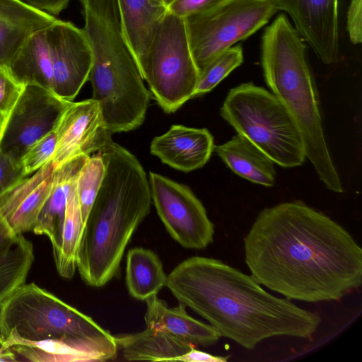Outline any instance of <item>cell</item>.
<instances>
[{
  "label": "cell",
  "instance_id": "obj_1",
  "mask_svg": "<svg viewBox=\"0 0 362 362\" xmlns=\"http://www.w3.org/2000/svg\"><path fill=\"white\" fill-rule=\"evenodd\" d=\"M243 240L251 276L288 300H339L362 284L361 247L302 202L264 209Z\"/></svg>",
  "mask_w": 362,
  "mask_h": 362
},
{
  "label": "cell",
  "instance_id": "obj_2",
  "mask_svg": "<svg viewBox=\"0 0 362 362\" xmlns=\"http://www.w3.org/2000/svg\"><path fill=\"white\" fill-rule=\"evenodd\" d=\"M166 287L221 337L247 349L274 337L312 339L322 321L317 313L273 296L251 276L214 258L183 260L168 275Z\"/></svg>",
  "mask_w": 362,
  "mask_h": 362
},
{
  "label": "cell",
  "instance_id": "obj_3",
  "mask_svg": "<svg viewBox=\"0 0 362 362\" xmlns=\"http://www.w3.org/2000/svg\"><path fill=\"white\" fill-rule=\"evenodd\" d=\"M105 173L84 224L76 269L88 286L115 276L133 234L151 211L148 179L139 160L111 139L99 151Z\"/></svg>",
  "mask_w": 362,
  "mask_h": 362
},
{
  "label": "cell",
  "instance_id": "obj_4",
  "mask_svg": "<svg viewBox=\"0 0 362 362\" xmlns=\"http://www.w3.org/2000/svg\"><path fill=\"white\" fill-rule=\"evenodd\" d=\"M306 45L284 14L266 28L261 62L272 93L296 121L306 158L325 187L336 193L343 187L325 140L317 90L306 59Z\"/></svg>",
  "mask_w": 362,
  "mask_h": 362
},
{
  "label": "cell",
  "instance_id": "obj_5",
  "mask_svg": "<svg viewBox=\"0 0 362 362\" xmlns=\"http://www.w3.org/2000/svg\"><path fill=\"white\" fill-rule=\"evenodd\" d=\"M4 346L26 342L63 341L116 358L115 337L83 314L34 283L24 284L0 305Z\"/></svg>",
  "mask_w": 362,
  "mask_h": 362
},
{
  "label": "cell",
  "instance_id": "obj_6",
  "mask_svg": "<svg viewBox=\"0 0 362 362\" xmlns=\"http://www.w3.org/2000/svg\"><path fill=\"white\" fill-rule=\"evenodd\" d=\"M221 117L238 132L284 168L300 165L305 152L298 127L274 94L252 83L228 92Z\"/></svg>",
  "mask_w": 362,
  "mask_h": 362
},
{
  "label": "cell",
  "instance_id": "obj_7",
  "mask_svg": "<svg viewBox=\"0 0 362 362\" xmlns=\"http://www.w3.org/2000/svg\"><path fill=\"white\" fill-rule=\"evenodd\" d=\"M139 69L165 112H175L193 98L199 71L183 18L166 13Z\"/></svg>",
  "mask_w": 362,
  "mask_h": 362
},
{
  "label": "cell",
  "instance_id": "obj_8",
  "mask_svg": "<svg viewBox=\"0 0 362 362\" xmlns=\"http://www.w3.org/2000/svg\"><path fill=\"white\" fill-rule=\"evenodd\" d=\"M278 11L275 0H223L183 18L199 74L221 53L266 25Z\"/></svg>",
  "mask_w": 362,
  "mask_h": 362
},
{
  "label": "cell",
  "instance_id": "obj_9",
  "mask_svg": "<svg viewBox=\"0 0 362 362\" xmlns=\"http://www.w3.org/2000/svg\"><path fill=\"white\" fill-rule=\"evenodd\" d=\"M148 181L158 215L177 243L187 249L202 250L213 242L214 225L187 186L153 172Z\"/></svg>",
  "mask_w": 362,
  "mask_h": 362
},
{
  "label": "cell",
  "instance_id": "obj_10",
  "mask_svg": "<svg viewBox=\"0 0 362 362\" xmlns=\"http://www.w3.org/2000/svg\"><path fill=\"white\" fill-rule=\"evenodd\" d=\"M69 102L42 87L25 86L0 132V151L20 163L33 144L55 130Z\"/></svg>",
  "mask_w": 362,
  "mask_h": 362
},
{
  "label": "cell",
  "instance_id": "obj_11",
  "mask_svg": "<svg viewBox=\"0 0 362 362\" xmlns=\"http://www.w3.org/2000/svg\"><path fill=\"white\" fill-rule=\"evenodd\" d=\"M52 59V92L62 99L73 101L88 76L92 52L83 29L69 21L57 19L47 28Z\"/></svg>",
  "mask_w": 362,
  "mask_h": 362
},
{
  "label": "cell",
  "instance_id": "obj_12",
  "mask_svg": "<svg viewBox=\"0 0 362 362\" xmlns=\"http://www.w3.org/2000/svg\"><path fill=\"white\" fill-rule=\"evenodd\" d=\"M56 148L52 163L57 168L69 160L99 152L112 139L99 103L93 98L70 101L55 129Z\"/></svg>",
  "mask_w": 362,
  "mask_h": 362
},
{
  "label": "cell",
  "instance_id": "obj_13",
  "mask_svg": "<svg viewBox=\"0 0 362 362\" xmlns=\"http://www.w3.org/2000/svg\"><path fill=\"white\" fill-rule=\"evenodd\" d=\"M295 28L325 64L339 60L338 0H275Z\"/></svg>",
  "mask_w": 362,
  "mask_h": 362
},
{
  "label": "cell",
  "instance_id": "obj_14",
  "mask_svg": "<svg viewBox=\"0 0 362 362\" xmlns=\"http://www.w3.org/2000/svg\"><path fill=\"white\" fill-rule=\"evenodd\" d=\"M52 160L0 198V214L17 234L33 231L52 188Z\"/></svg>",
  "mask_w": 362,
  "mask_h": 362
},
{
  "label": "cell",
  "instance_id": "obj_15",
  "mask_svg": "<svg viewBox=\"0 0 362 362\" xmlns=\"http://www.w3.org/2000/svg\"><path fill=\"white\" fill-rule=\"evenodd\" d=\"M214 146L208 129L174 124L165 134L153 138L150 151L163 163L188 173L202 168Z\"/></svg>",
  "mask_w": 362,
  "mask_h": 362
},
{
  "label": "cell",
  "instance_id": "obj_16",
  "mask_svg": "<svg viewBox=\"0 0 362 362\" xmlns=\"http://www.w3.org/2000/svg\"><path fill=\"white\" fill-rule=\"evenodd\" d=\"M57 20L21 0H0V66H8L30 35Z\"/></svg>",
  "mask_w": 362,
  "mask_h": 362
},
{
  "label": "cell",
  "instance_id": "obj_17",
  "mask_svg": "<svg viewBox=\"0 0 362 362\" xmlns=\"http://www.w3.org/2000/svg\"><path fill=\"white\" fill-rule=\"evenodd\" d=\"M146 303V327L163 329L194 346L204 347L215 344L221 337L211 325L188 315L186 307L180 303L170 308L157 295L147 299Z\"/></svg>",
  "mask_w": 362,
  "mask_h": 362
},
{
  "label": "cell",
  "instance_id": "obj_18",
  "mask_svg": "<svg viewBox=\"0 0 362 362\" xmlns=\"http://www.w3.org/2000/svg\"><path fill=\"white\" fill-rule=\"evenodd\" d=\"M88 156H78L55 168L49 195L41 210L33 232L49 239L53 253L59 248L70 191Z\"/></svg>",
  "mask_w": 362,
  "mask_h": 362
},
{
  "label": "cell",
  "instance_id": "obj_19",
  "mask_svg": "<svg viewBox=\"0 0 362 362\" xmlns=\"http://www.w3.org/2000/svg\"><path fill=\"white\" fill-rule=\"evenodd\" d=\"M117 2L124 35L139 68L168 12L167 8L153 0H117Z\"/></svg>",
  "mask_w": 362,
  "mask_h": 362
},
{
  "label": "cell",
  "instance_id": "obj_20",
  "mask_svg": "<svg viewBox=\"0 0 362 362\" xmlns=\"http://www.w3.org/2000/svg\"><path fill=\"white\" fill-rule=\"evenodd\" d=\"M214 151L240 177L265 187L275 184L274 161L245 136L238 134L227 142L214 146Z\"/></svg>",
  "mask_w": 362,
  "mask_h": 362
},
{
  "label": "cell",
  "instance_id": "obj_21",
  "mask_svg": "<svg viewBox=\"0 0 362 362\" xmlns=\"http://www.w3.org/2000/svg\"><path fill=\"white\" fill-rule=\"evenodd\" d=\"M127 361H175L195 346L163 329L146 327L138 333L115 337Z\"/></svg>",
  "mask_w": 362,
  "mask_h": 362
},
{
  "label": "cell",
  "instance_id": "obj_22",
  "mask_svg": "<svg viewBox=\"0 0 362 362\" xmlns=\"http://www.w3.org/2000/svg\"><path fill=\"white\" fill-rule=\"evenodd\" d=\"M47 28L30 35L7 67L23 86L35 85L52 91L53 66Z\"/></svg>",
  "mask_w": 362,
  "mask_h": 362
},
{
  "label": "cell",
  "instance_id": "obj_23",
  "mask_svg": "<svg viewBox=\"0 0 362 362\" xmlns=\"http://www.w3.org/2000/svg\"><path fill=\"white\" fill-rule=\"evenodd\" d=\"M166 275L158 256L152 250L136 247L128 250L125 281L129 293L146 301L166 286Z\"/></svg>",
  "mask_w": 362,
  "mask_h": 362
},
{
  "label": "cell",
  "instance_id": "obj_24",
  "mask_svg": "<svg viewBox=\"0 0 362 362\" xmlns=\"http://www.w3.org/2000/svg\"><path fill=\"white\" fill-rule=\"evenodd\" d=\"M34 258L33 245L23 234L0 250V305L25 283Z\"/></svg>",
  "mask_w": 362,
  "mask_h": 362
},
{
  "label": "cell",
  "instance_id": "obj_25",
  "mask_svg": "<svg viewBox=\"0 0 362 362\" xmlns=\"http://www.w3.org/2000/svg\"><path fill=\"white\" fill-rule=\"evenodd\" d=\"M84 228L74 182L68 197L60 244L53 253L57 270L71 279L76 269V257Z\"/></svg>",
  "mask_w": 362,
  "mask_h": 362
},
{
  "label": "cell",
  "instance_id": "obj_26",
  "mask_svg": "<svg viewBox=\"0 0 362 362\" xmlns=\"http://www.w3.org/2000/svg\"><path fill=\"white\" fill-rule=\"evenodd\" d=\"M18 361L33 362L106 361L103 356L79 345L63 341L26 342L11 346Z\"/></svg>",
  "mask_w": 362,
  "mask_h": 362
},
{
  "label": "cell",
  "instance_id": "obj_27",
  "mask_svg": "<svg viewBox=\"0 0 362 362\" xmlns=\"http://www.w3.org/2000/svg\"><path fill=\"white\" fill-rule=\"evenodd\" d=\"M105 173V164L100 152L89 156L81 168L76 191L83 221L86 220L95 199Z\"/></svg>",
  "mask_w": 362,
  "mask_h": 362
},
{
  "label": "cell",
  "instance_id": "obj_28",
  "mask_svg": "<svg viewBox=\"0 0 362 362\" xmlns=\"http://www.w3.org/2000/svg\"><path fill=\"white\" fill-rule=\"evenodd\" d=\"M243 62V52L240 45L221 53L199 73L193 98L210 92Z\"/></svg>",
  "mask_w": 362,
  "mask_h": 362
},
{
  "label": "cell",
  "instance_id": "obj_29",
  "mask_svg": "<svg viewBox=\"0 0 362 362\" xmlns=\"http://www.w3.org/2000/svg\"><path fill=\"white\" fill-rule=\"evenodd\" d=\"M57 144L55 130L51 132L33 144L20 160L25 174L35 173L52 160Z\"/></svg>",
  "mask_w": 362,
  "mask_h": 362
},
{
  "label": "cell",
  "instance_id": "obj_30",
  "mask_svg": "<svg viewBox=\"0 0 362 362\" xmlns=\"http://www.w3.org/2000/svg\"><path fill=\"white\" fill-rule=\"evenodd\" d=\"M24 87L13 78L7 66H0V112L1 114L7 117Z\"/></svg>",
  "mask_w": 362,
  "mask_h": 362
},
{
  "label": "cell",
  "instance_id": "obj_31",
  "mask_svg": "<svg viewBox=\"0 0 362 362\" xmlns=\"http://www.w3.org/2000/svg\"><path fill=\"white\" fill-rule=\"evenodd\" d=\"M26 177L21 164L0 151V198Z\"/></svg>",
  "mask_w": 362,
  "mask_h": 362
},
{
  "label": "cell",
  "instance_id": "obj_32",
  "mask_svg": "<svg viewBox=\"0 0 362 362\" xmlns=\"http://www.w3.org/2000/svg\"><path fill=\"white\" fill-rule=\"evenodd\" d=\"M223 0H174L167 11L182 18L209 10Z\"/></svg>",
  "mask_w": 362,
  "mask_h": 362
},
{
  "label": "cell",
  "instance_id": "obj_33",
  "mask_svg": "<svg viewBox=\"0 0 362 362\" xmlns=\"http://www.w3.org/2000/svg\"><path fill=\"white\" fill-rule=\"evenodd\" d=\"M362 0H351L346 15V29L351 42L360 44L362 42Z\"/></svg>",
  "mask_w": 362,
  "mask_h": 362
},
{
  "label": "cell",
  "instance_id": "obj_34",
  "mask_svg": "<svg viewBox=\"0 0 362 362\" xmlns=\"http://www.w3.org/2000/svg\"><path fill=\"white\" fill-rule=\"evenodd\" d=\"M230 356H221L199 351L192 347L184 354L175 358V361L182 362H226Z\"/></svg>",
  "mask_w": 362,
  "mask_h": 362
},
{
  "label": "cell",
  "instance_id": "obj_35",
  "mask_svg": "<svg viewBox=\"0 0 362 362\" xmlns=\"http://www.w3.org/2000/svg\"><path fill=\"white\" fill-rule=\"evenodd\" d=\"M28 4L53 16L59 15L65 9L71 0H21Z\"/></svg>",
  "mask_w": 362,
  "mask_h": 362
},
{
  "label": "cell",
  "instance_id": "obj_36",
  "mask_svg": "<svg viewBox=\"0 0 362 362\" xmlns=\"http://www.w3.org/2000/svg\"><path fill=\"white\" fill-rule=\"evenodd\" d=\"M17 235L0 214V250L11 243Z\"/></svg>",
  "mask_w": 362,
  "mask_h": 362
},
{
  "label": "cell",
  "instance_id": "obj_37",
  "mask_svg": "<svg viewBox=\"0 0 362 362\" xmlns=\"http://www.w3.org/2000/svg\"><path fill=\"white\" fill-rule=\"evenodd\" d=\"M18 361L16 354L10 348L4 346L0 344V362Z\"/></svg>",
  "mask_w": 362,
  "mask_h": 362
},
{
  "label": "cell",
  "instance_id": "obj_38",
  "mask_svg": "<svg viewBox=\"0 0 362 362\" xmlns=\"http://www.w3.org/2000/svg\"><path fill=\"white\" fill-rule=\"evenodd\" d=\"M158 4H160L166 8L174 1V0H153Z\"/></svg>",
  "mask_w": 362,
  "mask_h": 362
},
{
  "label": "cell",
  "instance_id": "obj_39",
  "mask_svg": "<svg viewBox=\"0 0 362 362\" xmlns=\"http://www.w3.org/2000/svg\"><path fill=\"white\" fill-rule=\"evenodd\" d=\"M6 117L0 112V132L3 128Z\"/></svg>",
  "mask_w": 362,
  "mask_h": 362
},
{
  "label": "cell",
  "instance_id": "obj_40",
  "mask_svg": "<svg viewBox=\"0 0 362 362\" xmlns=\"http://www.w3.org/2000/svg\"><path fill=\"white\" fill-rule=\"evenodd\" d=\"M4 339L3 338L1 337V334H0V344H4Z\"/></svg>",
  "mask_w": 362,
  "mask_h": 362
}]
</instances>
